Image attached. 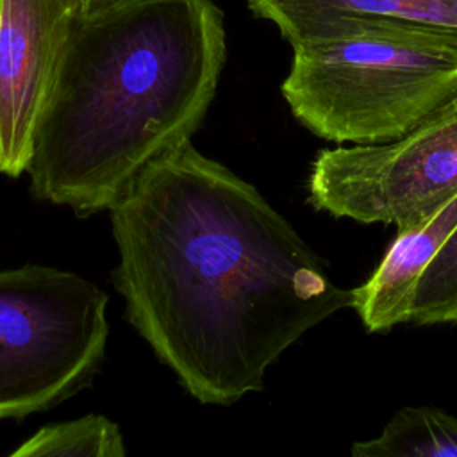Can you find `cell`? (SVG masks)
I'll list each match as a JSON object with an SVG mask.
<instances>
[{"instance_id":"obj_1","label":"cell","mask_w":457,"mask_h":457,"mask_svg":"<svg viewBox=\"0 0 457 457\" xmlns=\"http://www.w3.org/2000/svg\"><path fill=\"white\" fill-rule=\"evenodd\" d=\"M109 214L125 318L204 405L262 391L286 350L350 307L287 218L191 141L148 164Z\"/></svg>"},{"instance_id":"obj_2","label":"cell","mask_w":457,"mask_h":457,"mask_svg":"<svg viewBox=\"0 0 457 457\" xmlns=\"http://www.w3.org/2000/svg\"><path fill=\"white\" fill-rule=\"evenodd\" d=\"M212 0H104L73 20L27 173L39 200L86 218L191 141L225 62Z\"/></svg>"},{"instance_id":"obj_3","label":"cell","mask_w":457,"mask_h":457,"mask_svg":"<svg viewBox=\"0 0 457 457\" xmlns=\"http://www.w3.org/2000/svg\"><path fill=\"white\" fill-rule=\"evenodd\" d=\"M293 48L280 93L311 134L395 139L457 102V43L384 21H341Z\"/></svg>"},{"instance_id":"obj_4","label":"cell","mask_w":457,"mask_h":457,"mask_svg":"<svg viewBox=\"0 0 457 457\" xmlns=\"http://www.w3.org/2000/svg\"><path fill=\"white\" fill-rule=\"evenodd\" d=\"M107 295L91 280L39 264L0 271V420L46 411L100 368Z\"/></svg>"},{"instance_id":"obj_5","label":"cell","mask_w":457,"mask_h":457,"mask_svg":"<svg viewBox=\"0 0 457 457\" xmlns=\"http://www.w3.org/2000/svg\"><path fill=\"white\" fill-rule=\"evenodd\" d=\"M457 195V102L405 134L318 152L309 175L314 209L359 223L412 227Z\"/></svg>"},{"instance_id":"obj_6","label":"cell","mask_w":457,"mask_h":457,"mask_svg":"<svg viewBox=\"0 0 457 457\" xmlns=\"http://www.w3.org/2000/svg\"><path fill=\"white\" fill-rule=\"evenodd\" d=\"M75 0H0V173L20 177L30 161Z\"/></svg>"},{"instance_id":"obj_7","label":"cell","mask_w":457,"mask_h":457,"mask_svg":"<svg viewBox=\"0 0 457 457\" xmlns=\"http://www.w3.org/2000/svg\"><path fill=\"white\" fill-rule=\"evenodd\" d=\"M455 227L457 195L423 221L398 230L370 278L350 289V307L368 332L409 323L418 278Z\"/></svg>"},{"instance_id":"obj_8","label":"cell","mask_w":457,"mask_h":457,"mask_svg":"<svg viewBox=\"0 0 457 457\" xmlns=\"http://www.w3.org/2000/svg\"><path fill=\"white\" fill-rule=\"evenodd\" d=\"M293 46L341 21H384L457 43V0H245Z\"/></svg>"},{"instance_id":"obj_9","label":"cell","mask_w":457,"mask_h":457,"mask_svg":"<svg viewBox=\"0 0 457 457\" xmlns=\"http://www.w3.org/2000/svg\"><path fill=\"white\" fill-rule=\"evenodd\" d=\"M352 457H457V416L430 405L398 409L378 436L355 441Z\"/></svg>"},{"instance_id":"obj_10","label":"cell","mask_w":457,"mask_h":457,"mask_svg":"<svg viewBox=\"0 0 457 457\" xmlns=\"http://www.w3.org/2000/svg\"><path fill=\"white\" fill-rule=\"evenodd\" d=\"M7 457H127V452L112 420L86 414L39 428Z\"/></svg>"},{"instance_id":"obj_11","label":"cell","mask_w":457,"mask_h":457,"mask_svg":"<svg viewBox=\"0 0 457 457\" xmlns=\"http://www.w3.org/2000/svg\"><path fill=\"white\" fill-rule=\"evenodd\" d=\"M409 323L457 325V227L420 275Z\"/></svg>"},{"instance_id":"obj_12","label":"cell","mask_w":457,"mask_h":457,"mask_svg":"<svg viewBox=\"0 0 457 457\" xmlns=\"http://www.w3.org/2000/svg\"><path fill=\"white\" fill-rule=\"evenodd\" d=\"M75 2H77L79 9H80V11H84V9H87V7L95 5V4H100V2H104V0H75Z\"/></svg>"}]
</instances>
